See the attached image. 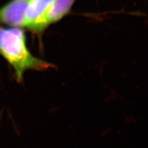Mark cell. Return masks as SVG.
Wrapping results in <instances>:
<instances>
[{
	"instance_id": "1",
	"label": "cell",
	"mask_w": 148,
	"mask_h": 148,
	"mask_svg": "<svg viewBox=\"0 0 148 148\" xmlns=\"http://www.w3.org/2000/svg\"><path fill=\"white\" fill-rule=\"evenodd\" d=\"M0 54L14 71L16 81L21 83L27 71H45L53 64L34 56L28 49L24 31L14 27L6 29L0 26Z\"/></svg>"
},
{
	"instance_id": "2",
	"label": "cell",
	"mask_w": 148,
	"mask_h": 148,
	"mask_svg": "<svg viewBox=\"0 0 148 148\" xmlns=\"http://www.w3.org/2000/svg\"><path fill=\"white\" fill-rule=\"evenodd\" d=\"M31 0H11L0 8V23L24 27L25 12Z\"/></svg>"
},
{
	"instance_id": "3",
	"label": "cell",
	"mask_w": 148,
	"mask_h": 148,
	"mask_svg": "<svg viewBox=\"0 0 148 148\" xmlns=\"http://www.w3.org/2000/svg\"><path fill=\"white\" fill-rule=\"evenodd\" d=\"M74 1L75 0H55L29 30L34 32H40L49 25L59 21L70 11Z\"/></svg>"
},
{
	"instance_id": "4",
	"label": "cell",
	"mask_w": 148,
	"mask_h": 148,
	"mask_svg": "<svg viewBox=\"0 0 148 148\" xmlns=\"http://www.w3.org/2000/svg\"><path fill=\"white\" fill-rule=\"evenodd\" d=\"M55 0H31L25 12L24 27L30 29Z\"/></svg>"
}]
</instances>
